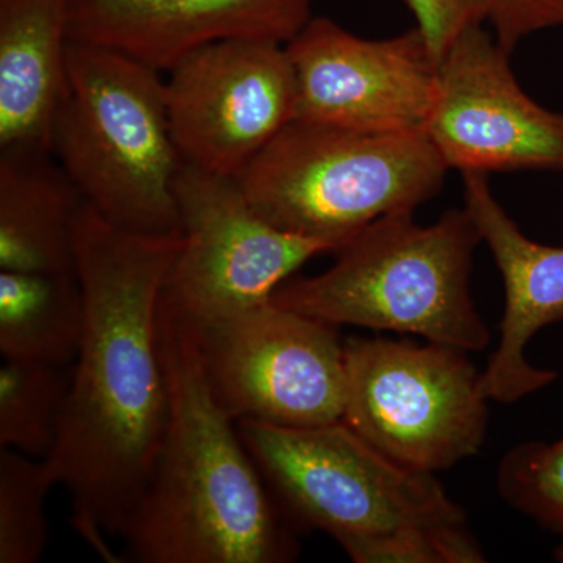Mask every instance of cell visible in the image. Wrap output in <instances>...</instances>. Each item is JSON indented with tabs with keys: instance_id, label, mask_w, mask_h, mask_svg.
<instances>
[{
	"instance_id": "8992f818",
	"label": "cell",
	"mask_w": 563,
	"mask_h": 563,
	"mask_svg": "<svg viewBox=\"0 0 563 563\" xmlns=\"http://www.w3.org/2000/svg\"><path fill=\"white\" fill-rule=\"evenodd\" d=\"M448 169L424 131L292 121L236 181L266 221L335 252L380 218L413 213L442 190Z\"/></svg>"
},
{
	"instance_id": "52a82bcc",
	"label": "cell",
	"mask_w": 563,
	"mask_h": 563,
	"mask_svg": "<svg viewBox=\"0 0 563 563\" xmlns=\"http://www.w3.org/2000/svg\"><path fill=\"white\" fill-rule=\"evenodd\" d=\"M468 354L431 342L344 340L342 421L406 468H453L479 454L487 435L490 399Z\"/></svg>"
},
{
	"instance_id": "9a60e30c",
	"label": "cell",
	"mask_w": 563,
	"mask_h": 563,
	"mask_svg": "<svg viewBox=\"0 0 563 563\" xmlns=\"http://www.w3.org/2000/svg\"><path fill=\"white\" fill-rule=\"evenodd\" d=\"M70 0H0V151H49L68 76Z\"/></svg>"
},
{
	"instance_id": "6da1fadb",
	"label": "cell",
	"mask_w": 563,
	"mask_h": 563,
	"mask_svg": "<svg viewBox=\"0 0 563 563\" xmlns=\"http://www.w3.org/2000/svg\"><path fill=\"white\" fill-rule=\"evenodd\" d=\"M74 240L85 329L60 431L43 463L54 487L68 492L80 539L107 563H121L111 542L150 484L168 420L158 303L181 235L124 231L85 202Z\"/></svg>"
},
{
	"instance_id": "7c38bea8",
	"label": "cell",
	"mask_w": 563,
	"mask_h": 563,
	"mask_svg": "<svg viewBox=\"0 0 563 563\" xmlns=\"http://www.w3.org/2000/svg\"><path fill=\"white\" fill-rule=\"evenodd\" d=\"M483 22L470 24L439 63L424 132L462 174L563 169V114L532 101Z\"/></svg>"
},
{
	"instance_id": "7402d4cb",
	"label": "cell",
	"mask_w": 563,
	"mask_h": 563,
	"mask_svg": "<svg viewBox=\"0 0 563 563\" xmlns=\"http://www.w3.org/2000/svg\"><path fill=\"white\" fill-rule=\"evenodd\" d=\"M435 60L474 22H484L474 0H406Z\"/></svg>"
},
{
	"instance_id": "8fae6325",
	"label": "cell",
	"mask_w": 563,
	"mask_h": 563,
	"mask_svg": "<svg viewBox=\"0 0 563 563\" xmlns=\"http://www.w3.org/2000/svg\"><path fill=\"white\" fill-rule=\"evenodd\" d=\"M285 47L295 70V121L365 133L424 131L439 62L418 27L368 40L312 18Z\"/></svg>"
},
{
	"instance_id": "30bf717a",
	"label": "cell",
	"mask_w": 563,
	"mask_h": 563,
	"mask_svg": "<svg viewBox=\"0 0 563 563\" xmlns=\"http://www.w3.org/2000/svg\"><path fill=\"white\" fill-rule=\"evenodd\" d=\"M166 109L181 161L236 177L290 122L296 80L285 44L228 40L168 70Z\"/></svg>"
},
{
	"instance_id": "2e32d148",
	"label": "cell",
	"mask_w": 563,
	"mask_h": 563,
	"mask_svg": "<svg viewBox=\"0 0 563 563\" xmlns=\"http://www.w3.org/2000/svg\"><path fill=\"white\" fill-rule=\"evenodd\" d=\"M84 203L52 152L0 151V269L76 274Z\"/></svg>"
},
{
	"instance_id": "4fadbf2b",
	"label": "cell",
	"mask_w": 563,
	"mask_h": 563,
	"mask_svg": "<svg viewBox=\"0 0 563 563\" xmlns=\"http://www.w3.org/2000/svg\"><path fill=\"white\" fill-rule=\"evenodd\" d=\"M313 0H70L69 38L110 47L166 74L228 40L290 43Z\"/></svg>"
},
{
	"instance_id": "ac0fdd59",
	"label": "cell",
	"mask_w": 563,
	"mask_h": 563,
	"mask_svg": "<svg viewBox=\"0 0 563 563\" xmlns=\"http://www.w3.org/2000/svg\"><path fill=\"white\" fill-rule=\"evenodd\" d=\"M73 365L3 358L0 365V448L47 457L68 401Z\"/></svg>"
},
{
	"instance_id": "44dd1931",
	"label": "cell",
	"mask_w": 563,
	"mask_h": 563,
	"mask_svg": "<svg viewBox=\"0 0 563 563\" xmlns=\"http://www.w3.org/2000/svg\"><path fill=\"white\" fill-rule=\"evenodd\" d=\"M496 41L512 52L532 33L563 25V0H474Z\"/></svg>"
},
{
	"instance_id": "7a4b0ae2",
	"label": "cell",
	"mask_w": 563,
	"mask_h": 563,
	"mask_svg": "<svg viewBox=\"0 0 563 563\" xmlns=\"http://www.w3.org/2000/svg\"><path fill=\"white\" fill-rule=\"evenodd\" d=\"M158 350L168 420L150 484L122 529L125 561L287 563L299 554L280 514L214 395L198 325L163 288Z\"/></svg>"
},
{
	"instance_id": "e0dca14e",
	"label": "cell",
	"mask_w": 563,
	"mask_h": 563,
	"mask_svg": "<svg viewBox=\"0 0 563 563\" xmlns=\"http://www.w3.org/2000/svg\"><path fill=\"white\" fill-rule=\"evenodd\" d=\"M85 329V298L76 274L0 269V352L73 365Z\"/></svg>"
},
{
	"instance_id": "5bb4252c",
	"label": "cell",
	"mask_w": 563,
	"mask_h": 563,
	"mask_svg": "<svg viewBox=\"0 0 563 563\" xmlns=\"http://www.w3.org/2000/svg\"><path fill=\"white\" fill-rule=\"evenodd\" d=\"M462 176L463 209L490 250L506 292L501 339L483 372V387L490 401L514 404L559 377L531 365L526 347L543 328L563 321V246L528 239L493 196L487 174Z\"/></svg>"
},
{
	"instance_id": "9c48e42d",
	"label": "cell",
	"mask_w": 563,
	"mask_h": 563,
	"mask_svg": "<svg viewBox=\"0 0 563 563\" xmlns=\"http://www.w3.org/2000/svg\"><path fill=\"white\" fill-rule=\"evenodd\" d=\"M181 247L165 291L202 322L268 302L296 269L332 252L266 221L233 177L181 163L176 180Z\"/></svg>"
},
{
	"instance_id": "3957f363",
	"label": "cell",
	"mask_w": 563,
	"mask_h": 563,
	"mask_svg": "<svg viewBox=\"0 0 563 563\" xmlns=\"http://www.w3.org/2000/svg\"><path fill=\"white\" fill-rule=\"evenodd\" d=\"M236 428L292 531L328 533L355 563L485 562L465 512L433 474L391 461L343 421Z\"/></svg>"
},
{
	"instance_id": "ffe728a7",
	"label": "cell",
	"mask_w": 563,
	"mask_h": 563,
	"mask_svg": "<svg viewBox=\"0 0 563 563\" xmlns=\"http://www.w3.org/2000/svg\"><path fill=\"white\" fill-rule=\"evenodd\" d=\"M496 488L514 510L554 537V561L563 563V437L507 451L496 470Z\"/></svg>"
},
{
	"instance_id": "277c9868",
	"label": "cell",
	"mask_w": 563,
	"mask_h": 563,
	"mask_svg": "<svg viewBox=\"0 0 563 563\" xmlns=\"http://www.w3.org/2000/svg\"><path fill=\"white\" fill-rule=\"evenodd\" d=\"M479 243L465 209L431 225L417 224L410 211L388 214L333 252L335 263L324 273L284 282L272 302L335 325L483 351L490 331L470 291Z\"/></svg>"
},
{
	"instance_id": "d6986e66",
	"label": "cell",
	"mask_w": 563,
	"mask_h": 563,
	"mask_svg": "<svg viewBox=\"0 0 563 563\" xmlns=\"http://www.w3.org/2000/svg\"><path fill=\"white\" fill-rule=\"evenodd\" d=\"M43 459L0 448V563H36L49 543Z\"/></svg>"
},
{
	"instance_id": "5b68a950",
	"label": "cell",
	"mask_w": 563,
	"mask_h": 563,
	"mask_svg": "<svg viewBox=\"0 0 563 563\" xmlns=\"http://www.w3.org/2000/svg\"><path fill=\"white\" fill-rule=\"evenodd\" d=\"M51 152L84 201L124 231L181 235L162 73L110 47L69 41Z\"/></svg>"
},
{
	"instance_id": "ba28073f",
	"label": "cell",
	"mask_w": 563,
	"mask_h": 563,
	"mask_svg": "<svg viewBox=\"0 0 563 563\" xmlns=\"http://www.w3.org/2000/svg\"><path fill=\"white\" fill-rule=\"evenodd\" d=\"M195 322L207 376L233 420L287 428L342 421L346 361L335 324L272 299Z\"/></svg>"
}]
</instances>
